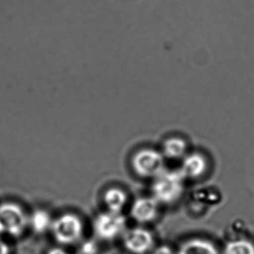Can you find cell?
<instances>
[{
	"label": "cell",
	"mask_w": 254,
	"mask_h": 254,
	"mask_svg": "<svg viewBox=\"0 0 254 254\" xmlns=\"http://www.w3.org/2000/svg\"><path fill=\"white\" fill-rule=\"evenodd\" d=\"M1 235V234H0ZM0 254H9V247L0 238Z\"/></svg>",
	"instance_id": "cell-16"
},
{
	"label": "cell",
	"mask_w": 254,
	"mask_h": 254,
	"mask_svg": "<svg viewBox=\"0 0 254 254\" xmlns=\"http://www.w3.org/2000/svg\"><path fill=\"white\" fill-rule=\"evenodd\" d=\"M224 254H254V245L245 240L231 241L225 248Z\"/></svg>",
	"instance_id": "cell-13"
},
{
	"label": "cell",
	"mask_w": 254,
	"mask_h": 254,
	"mask_svg": "<svg viewBox=\"0 0 254 254\" xmlns=\"http://www.w3.org/2000/svg\"><path fill=\"white\" fill-rule=\"evenodd\" d=\"M124 244L131 254H144L153 248L155 240L149 231L141 227H135L124 234Z\"/></svg>",
	"instance_id": "cell-6"
},
{
	"label": "cell",
	"mask_w": 254,
	"mask_h": 254,
	"mask_svg": "<svg viewBox=\"0 0 254 254\" xmlns=\"http://www.w3.org/2000/svg\"><path fill=\"white\" fill-rule=\"evenodd\" d=\"M126 220L121 213L107 211L96 217L94 230L96 236L103 241H112L124 233Z\"/></svg>",
	"instance_id": "cell-5"
},
{
	"label": "cell",
	"mask_w": 254,
	"mask_h": 254,
	"mask_svg": "<svg viewBox=\"0 0 254 254\" xmlns=\"http://www.w3.org/2000/svg\"><path fill=\"white\" fill-rule=\"evenodd\" d=\"M127 194L120 189H110L104 194V202L108 211L121 213L126 206Z\"/></svg>",
	"instance_id": "cell-11"
},
{
	"label": "cell",
	"mask_w": 254,
	"mask_h": 254,
	"mask_svg": "<svg viewBox=\"0 0 254 254\" xmlns=\"http://www.w3.org/2000/svg\"><path fill=\"white\" fill-rule=\"evenodd\" d=\"M185 177L182 172L164 169L154 178L152 193L159 204H171L178 200L184 191Z\"/></svg>",
	"instance_id": "cell-1"
},
{
	"label": "cell",
	"mask_w": 254,
	"mask_h": 254,
	"mask_svg": "<svg viewBox=\"0 0 254 254\" xmlns=\"http://www.w3.org/2000/svg\"><path fill=\"white\" fill-rule=\"evenodd\" d=\"M51 230L56 241L60 244L72 245L83 236V226L76 215L65 213L52 221Z\"/></svg>",
	"instance_id": "cell-2"
},
{
	"label": "cell",
	"mask_w": 254,
	"mask_h": 254,
	"mask_svg": "<svg viewBox=\"0 0 254 254\" xmlns=\"http://www.w3.org/2000/svg\"><path fill=\"white\" fill-rule=\"evenodd\" d=\"M153 254H176L172 250L171 248L168 246H161L155 249Z\"/></svg>",
	"instance_id": "cell-15"
},
{
	"label": "cell",
	"mask_w": 254,
	"mask_h": 254,
	"mask_svg": "<svg viewBox=\"0 0 254 254\" xmlns=\"http://www.w3.org/2000/svg\"><path fill=\"white\" fill-rule=\"evenodd\" d=\"M162 154L171 160L182 159L188 154V146L181 138H169L163 143Z\"/></svg>",
	"instance_id": "cell-10"
},
{
	"label": "cell",
	"mask_w": 254,
	"mask_h": 254,
	"mask_svg": "<svg viewBox=\"0 0 254 254\" xmlns=\"http://www.w3.org/2000/svg\"><path fill=\"white\" fill-rule=\"evenodd\" d=\"M131 216L139 223H148L156 219L159 202L152 197H142L134 201L131 207Z\"/></svg>",
	"instance_id": "cell-7"
},
{
	"label": "cell",
	"mask_w": 254,
	"mask_h": 254,
	"mask_svg": "<svg viewBox=\"0 0 254 254\" xmlns=\"http://www.w3.org/2000/svg\"><path fill=\"white\" fill-rule=\"evenodd\" d=\"M47 254H69L67 252L61 248H52Z\"/></svg>",
	"instance_id": "cell-17"
},
{
	"label": "cell",
	"mask_w": 254,
	"mask_h": 254,
	"mask_svg": "<svg viewBox=\"0 0 254 254\" xmlns=\"http://www.w3.org/2000/svg\"><path fill=\"white\" fill-rule=\"evenodd\" d=\"M206 169V159L199 153H190L182 158L180 171L185 178L197 179L204 175Z\"/></svg>",
	"instance_id": "cell-8"
},
{
	"label": "cell",
	"mask_w": 254,
	"mask_h": 254,
	"mask_svg": "<svg viewBox=\"0 0 254 254\" xmlns=\"http://www.w3.org/2000/svg\"><path fill=\"white\" fill-rule=\"evenodd\" d=\"M176 254H219L216 247L204 239H191L186 241Z\"/></svg>",
	"instance_id": "cell-9"
},
{
	"label": "cell",
	"mask_w": 254,
	"mask_h": 254,
	"mask_svg": "<svg viewBox=\"0 0 254 254\" xmlns=\"http://www.w3.org/2000/svg\"><path fill=\"white\" fill-rule=\"evenodd\" d=\"M28 219L20 206L14 203H4L0 206V234L19 236L28 226Z\"/></svg>",
	"instance_id": "cell-3"
},
{
	"label": "cell",
	"mask_w": 254,
	"mask_h": 254,
	"mask_svg": "<svg viewBox=\"0 0 254 254\" xmlns=\"http://www.w3.org/2000/svg\"><path fill=\"white\" fill-rule=\"evenodd\" d=\"M164 156L161 152L146 148L137 152L133 158V168L141 177L155 178L164 168Z\"/></svg>",
	"instance_id": "cell-4"
},
{
	"label": "cell",
	"mask_w": 254,
	"mask_h": 254,
	"mask_svg": "<svg viewBox=\"0 0 254 254\" xmlns=\"http://www.w3.org/2000/svg\"><path fill=\"white\" fill-rule=\"evenodd\" d=\"M82 254H96L97 246L96 242L92 241H87L81 247Z\"/></svg>",
	"instance_id": "cell-14"
},
{
	"label": "cell",
	"mask_w": 254,
	"mask_h": 254,
	"mask_svg": "<svg viewBox=\"0 0 254 254\" xmlns=\"http://www.w3.org/2000/svg\"><path fill=\"white\" fill-rule=\"evenodd\" d=\"M52 218L44 210H38L28 219V225L38 234H43L52 227Z\"/></svg>",
	"instance_id": "cell-12"
}]
</instances>
